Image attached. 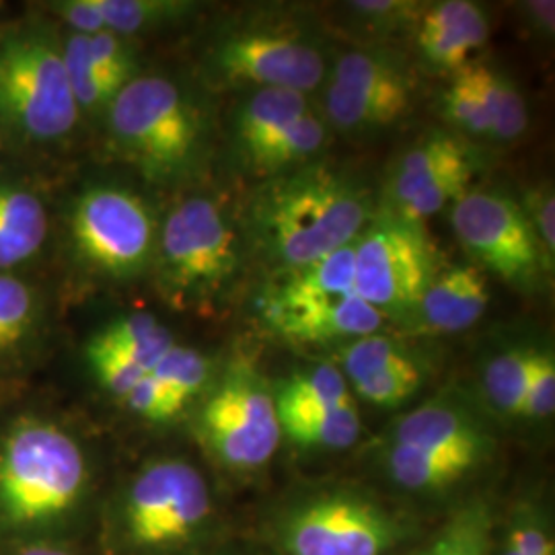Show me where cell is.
<instances>
[{
	"mask_svg": "<svg viewBox=\"0 0 555 555\" xmlns=\"http://www.w3.org/2000/svg\"><path fill=\"white\" fill-rule=\"evenodd\" d=\"M373 217L358 179L315 160L263 179L247 206V233L259 256L286 274L354 243Z\"/></svg>",
	"mask_w": 555,
	"mask_h": 555,
	"instance_id": "6da1fadb",
	"label": "cell"
},
{
	"mask_svg": "<svg viewBox=\"0 0 555 555\" xmlns=\"http://www.w3.org/2000/svg\"><path fill=\"white\" fill-rule=\"evenodd\" d=\"M263 321L295 344L352 341L377 334L385 318L358 297L354 243L305 268L278 274L261 300Z\"/></svg>",
	"mask_w": 555,
	"mask_h": 555,
	"instance_id": "7a4b0ae2",
	"label": "cell"
},
{
	"mask_svg": "<svg viewBox=\"0 0 555 555\" xmlns=\"http://www.w3.org/2000/svg\"><path fill=\"white\" fill-rule=\"evenodd\" d=\"M109 128L121 153L151 179L185 176L204 146V118L173 80H130L109 103Z\"/></svg>",
	"mask_w": 555,
	"mask_h": 555,
	"instance_id": "3957f363",
	"label": "cell"
},
{
	"mask_svg": "<svg viewBox=\"0 0 555 555\" xmlns=\"http://www.w3.org/2000/svg\"><path fill=\"white\" fill-rule=\"evenodd\" d=\"M155 251L165 295L188 307L220 297L235 282L243 243L219 202L198 196L167 215Z\"/></svg>",
	"mask_w": 555,
	"mask_h": 555,
	"instance_id": "277c9868",
	"label": "cell"
},
{
	"mask_svg": "<svg viewBox=\"0 0 555 555\" xmlns=\"http://www.w3.org/2000/svg\"><path fill=\"white\" fill-rule=\"evenodd\" d=\"M87 481L79 444L59 426L27 422L0 449V508L17 525L66 513Z\"/></svg>",
	"mask_w": 555,
	"mask_h": 555,
	"instance_id": "5b68a950",
	"label": "cell"
},
{
	"mask_svg": "<svg viewBox=\"0 0 555 555\" xmlns=\"http://www.w3.org/2000/svg\"><path fill=\"white\" fill-rule=\"evenodd\" d=\"M274 537L284 555H387L401 539V522L357 490H319L282 508Z\"/></svg>",
	"mask_w": 555,
	"mask_h": 555,
	"instance_id": "8992f818",
	"label": "cell"
},
{
	"mask_svg": "<svg viewBox=\"0 0 555 555\" xmlns=\"http://www.w3.org/2000/svg\"><path fill=\"white\" fill-rule=\"evenodd\" d=\"M440 270L422 224L383 210L354 241V288L383 318L405 321Z\"/></svg>",
	"mask_w": 555,
	"mask_h": 555,
	"instance_id": "52a82bcc",
	"label": "cell"
},
{
	"mask_svg": "<svg viewBox=\"0 0 555 555\" xmlns=\"http://www.w3.org/2000/svg\"><path fill=\"white\" fill-rule=\"evenodd\" d=\"M208 66L212 79L229 89L307 95L327 79V52L318 36L298 27L247 25L212 46Z\"/></svg>",
	"mask_w": 555,
	"mask_h": 555,
	"instance_id": "ba28073f",
	"label": "cell"
},
{
	"mask_svg": "<svg viewBox=\"0 0 555 555\" xmlns=\"http://www.w3.org/2000/svg\"><path fill=\"white\" fill-rule=\"evenodd\" d=\"M199 433L222 465L254 472L276 455L282 430L274 391L247 362H233L199 414Z\"/></svg>",
	"mask_w": 555,
	"mask_h": 555,
	"instance_id": "9c48e42d",
	"label": "cell"
},
{
	"mask_svg": "<svg viewBox=\"0 0 555 555\" xmlns=\"http://www.w3.org/2000/svg\"><path fill=\"white\" fill-rule=\"evenodd\" d=\"M451 222L463 249L518 291L535 293L554 263L515 198L496 190H467L453 202Z\"/></svg>",
	"mask_w": 555,
	"mask_h": 555,
	"instance_id": "30bf717a",
	"label": "cell"
},
{
	"mask_svg": "<svg viewBox=\"0 0 555 555\" xmlns=\"http://www.w3.org/2000/svg\"><path fill=\"white\" fill-rule=\"evenodd\" d=\"M212 516V498L198 469L179 459L146 465L128 488L124 527L140 550H171L190 543Z\"/></svg>",
	"mask_w": 555,
	"mask_h": 555,
	"instance_id": "8fae6325",
	"label": "cell"
},
{
	"mask_svg": "<svg viewBox=\"0 0 555 555\" xmlns=\"http://www.w3.org/2000/svg\"><path fill=\"white\" fill-rule=\"evenodd\" d=\"M0 107L38 140L66 137L79 118L62 52L31 38L0 46Z\"/></svg>",
	"mask_w": 555,
	"mask_h": 555,
	"instance_id": "7c38bea8",
	"label": "cell"
},
{
	"mask_svg": "<svg viewBox=\"0 0 555 555\" xmlns=\"http://www.w3.org/2000/svg\"><path fill=\"white\" fill-rule=\"evenodd\" d=\"M416 85L396 54L352 50L337 59L325 85V124L348 137L387 130L412 109Z\"/></svg>",
	"mask_w": 555,
	"mask_h": 555,
	"instance_id": "4fadbf2b",
	"label": "cell"
},
{
	"mask_svg": "<svg viewBox=\"0 0 555 555\" xmlns=\"http://www.w3.org/2000/svg\"><path fill=\"white\" fill-rule=\"evenodd\" d=\"M479 171L472 142L447 130H430L393 163L385 185V208L422 224L463 196Z\"/></svg>",
	"mask_w": 555,
	"mask_h": 555,
	"instance_id": "5bb4252c",
	"label": "cell"
},
{
	"mask_svg": "<svg viewBox=\"0 0 555 555\" xmlns=\"http://www.w3.org/2000/svg\"><path fill=\"white\" fill-rule=\"evenodd\" d=\"M80 258L114 278L140 274L157 247V224L142 199L121 188H93L73 210Z\"/></svg>",
	"mask_w": 555,
	"mask_h": 555,
	"instance_id": "9a60e30c",
	"label": "cell"
},
{
	"mask_svg": "<svg viewBox=\"0 0 555 555\" xmlns=\"http://www.w3.org/2000/svg\"><path fill=\"white\" fill-rule=\"evenodd\" d=\"M488 13L472 0L422 4L414 21L420 59L428 68L451 77L472 64V56L488 43Z\"/></svg>",
	"mask_w": 555,
	"mask_h": 555,
	"instance_id": "2e32d148",
	"label": "cell"
},
{
	"mask_svg": "<svg viewBox=\"0 0 555 555\" xmlns=\"http://www.w3.org/2000/svg\"><path fill=\"white\" fill-rule=\"evenodd\" d=\"M490 305V286L476 266H447L428 284L408 323L422 334H459L474 327Z\"/></svg>",
	"mask_w": 555,
	"mask_h": 555,
	"instance_id": "e0dca14e",
	"label": "cell"
},
{
	"mask_svg": "<svg viewBox=\"0 0 555 555\" xmlns=\"http://www.w3.org/2000/svg\"><path fill=\"white\" fill-rule=\"evenodd\" d=\"M391 442L442 453H472L486 456L492 440L472 414L453 403H426L401 417L393 428Z\"/></svg>",
	"mask_w": 555,
	"mask_h": 555,
	"instance_id": "ac0fdd59",
	"label": "cell"
},
{
	"mask_svg": "<svg viewBox=\"0 0 555 555\" xmlns=\"http://www.w3.org/2000/svg\"><path fill=\"white\" fill-rule=\"evenodd\" d=\"M486 456L472 453H442L391 442L387 449V472L397 486L416 494H433L455 486L472 474Z\"/></svg>",
	"mask_w": 555,
	"mask_h": 555,
	"instance_id": "d6986e66",
	"label": "cell"
},
{
	"mask_svg": "<svg viewBox=\"0 0 555 555\" xmlns=\"http://www.w3.org/2000/svg\"><path fill=\"white\" fill-rule=\"evenodd\" d=\"M327 144V124L311 109L282 128L274 137L263 140L241 165L258 178L270 179L315 163Z\"/></svg>",
	"mask_w": 555,
	"mask_h": 555,
	"instance_id": "ffe728a7",
	"label": "cell"
},
{
	"mask_svg": "<svg viewBox=\"0 0 555 555\" xmlns=\"http://www.w3.org/2000/svg\"><path fill=\"white\" fill-rule=\"evenodd\" d=\"M311 109L307 95L288 89H261L247 93L233 118V144L238 159L263 140L274 137Z\"/></svg>",
	"mask_w": 555,
	"mask_h": 555,
	"instance_id": "44dd1931",
	"label": "cell"
},
{
	"mask_svg": "<svg viewBox=\"0 0 555 555\" xmlns=\"http://www.w3.org/2000/svg\"><path fill=\"white\" fill-rule=\"evenodd\" d=\"M48 237L41 199L21 188H0V270L34 258Z\"/></svg>",
	"mask_w": 555,
	"mask_h": 555,
	"instance_id": "7402d4cb",
	"label": "cell"
},
{
	"mask_svg": "<svg viewBox=\"0 0 555 555\" xmlns=\"http://www.w3.org/2000/svg\"><path fill=\"white\" fill-rule=\"evenodd\" d=\"M278 420L357 403L350 383L336 364H315L282 380L274 391Z\"/></svg>",
	"mask_w": 555,
	"mask_h": 555,
	"instance_id": "603a6c76",
	"label": "cell"
},
{
	"mask_svg": "<svg viewBox=\"0 0 555 555\" xmlns=\"http://www.w3.org/2000/svg\"><path fill=\"white\" fill-rule=\"evenodd\" d=\"M176 346L173 334L151 313H130L107 323L91 337L87 352H118L151 371Z\"/></svg>",
	"mask_w": 555,
	"mask_h": 555,
	"instance_id": "cb8c5ba5",
	"label": "cell"
},
{
	"mask_svg": "<svg viewBox=\"0 0 555 555\" xmlns=\"http://www.w3.org/2000/svg\"><path fill=\"white\" fill-rule=\"evenodd\" d=\"M282 437L302 449H348L360 437L357 403L318 410L298 416L280 417Z\"/></svg>",
	"mask_w": 555,
	"mask_h": 555,
	"instance_id": "d4e9b609",
	"label": "cell"
},
{
	"mask_svg": "<svg viewBox=\"0 0 555 555\" xmlns=\"http://www.w3.org/2000/svg\"><path fill=\"white\" fill-rule=\"evenodd\" d=\"M476 75L492 128L490 142L511 144L520 139L529 128V107L518 87L504 73L481 62H476Z\"/></svg>",
	"mask_w": 555,
	"mask_h": 555,
	"instance_id": "484cf974",
	"label": "cell"
},
{
	"mask_svg": "<svg viewBox=\"0 0 555 555\" xmlns=\"http://www.w3.org/2000/svg\"><path fill=\"white\" fill-rule=\"evenodd\" d=\"M537 348L516 346L504 350L486 364L483 389L500 414L522 416V403L535 366Z\"/></svg>",
	"mask_w": 555,
	"mask_h": 555,
	"instance_id": "4316f807",
	"label": "cell"
},
{
	"mask_svg": "<svg viewBox=\"0 0 555 555\" xmlns=\"http://www.w3.org/2000/svg\"><path fill=\"white\" fill-rule=\"evenodd\" d=\"M414 555H492V516L483 502H472Z\"/></svg>",
	"mask_w": 555,
	"mask_h": 555,
	"instance_id": "83f0119b",
	"label": "cell"
},
{
	"mask_svg": "<svg viewBox=\"0 0 555 555\" xmlns=\"http://www.w3.org/2000/svg\"><path fill=\"white\" fill-rule=\"evenodd\" d=\"M62 59L79 109H95L101 105H109L116 100L119 91L130 82L98 66L87 50L85 36L80 34H75L68 40Z\"/></svg>",
	"mask_w": 555,
	"mask_h": 555,
	"instance_id": "f1b7e54d",
	"label": "cell"
},
{
	"mask_svg": "<svg viewBox=\"0 0 555 555\" xmlns=\"http://www.w3.org/2000/svg\"><path fill=\"white\" fill-rule=\"evenodd\" d=\"M105 31L119 38L188 15L194 4L176 0H95Z\"/></svg>",
	"mask_w": 555,
	"mask_h": 555,
	"instance_id": "f546056e",
	"label": "cell"
},
{
	"mask_svg": "<svg viewBox=\"0 0 555 555\" xmlns=\"http://www.w3.org/2000/svg\"><path fill=\"white\" fill-rule=\"evenodd\" d=\"M442 112L447 121L455 126L461 139H492L490 118L477 80L476 62L451 79L449 89L442 95Z\"/></svg>",
	"mask_w": 555,
	"mask_h": 555,
	"instance_id": "4dcf8cb0",
	"label": "cell"
},
{
	"mask_svg": "<svg viewBox=\"0 0 555 555\" xmlns=\"http://www.w3.org/2000/svg\"><path fill=\"white\" fill-rule=\"evenodd\" d=\"M151 375L183 410L208 385L210 362L198 350L176 344L160 358Z\"/></svg>",
	"mask_w": 555,
	"mask_h": 555,
	"instance_id": "1f68e13d",
	"label": "cell"
},
{
	"mask_svg": "<svg viewBox=\"0 0 555 555\" xmlns=\"http://www.w3.org/2000/svg\"><path fill=\"white\" fill-rule=\"evenodd\" d=\"M412 358V352L399 339L377 332L344 344L337 369L348 383H354Z\"/></svg>",
	"mask_w": 555,
	"mask_h": 555,
	"instance_id": "d6a6232c",
	"label": "cell"
},
{
	"mask_svg": "<svg viewBox=\"0 0 555 555\" xmlns=\"http://www.w3.org/2000/svg\"><path fill=\"white\" fill-rule=\"evenodd\" d=\"M424 383V369L416 362V358L389 366L377 375L360 378L350 383L354 397L364 399L377 408H397L405 403L416 393Z\"/></svg>",
	"mask_w": 555,
	"mask_h": 555,
	"instance_id": "836d02e7",
	"label": "cell"
},
{
	"mask_svg": "<svg viewBox=\"0 0 555 555\" xmlns=\"http://www.w3.org/2000/svg\"><path fill=\"white\" fill-rule=\"evenodd\" d=\"M36 300L25 282L0 274V352L17 346L29 332Z\"/></svg>",
	"mask_w": 555,
	"mask_h": 555,
	"instance_id": "e575fe53",
	"label": "cell"
},
{
	"mask_svg": "<svg viewBox=\"0 0 555 555\" xmlns=\"http://www.w3.org/2000/svg\"><path fill=\"white\" fill-rule=\"evenodd\" d=\"M555 410V358L550 350H537L535 366L522 403L527 420H545Z\"/></svg>",
	"mask_w": 555,
	"mask_h": 555,
	"instance_id": "d590c367",
	"label": "cell"
},
{
	"mask_svg": "<svg viewBox=\"0 0 555 555\" xmlns=\"http://www.w3.org/2000/svg\"><path fill=\"white\" fill-rule=\"evenodd\" d=\"M119 401L137 416L151 422H169L181 414V408L153 375L142 378L139 385L132 387Z\"/></svg>",
	"mask_w": 555,
	"mask_h": 555,
	"instance_id": "8d00e7d4",
	"label": "cell"
},
{
	"mask_svg": "<svg viewBox=\"0 0 555 555\" xmlns=\"http://www.w3.org/2000/svg\"><path fill=\"white\" fill-rule=\"evenodd\" d=\"M500 555H555L554 535L535 515H522L508 527Z\"/></svg>",
	"mask_w": 555,
	"mask_h": 555,
	"instance_id": "74e56055",
	"label": "cell"
},
{
	"mask_svg": "<svg viewBox=\"0 0 555 555\" xmlns=\"http://www.w3.org/2000/svg\"><path fill=\"white\" fill-rule=\"evenodd\" d=\"M529 220L545 258L554 263L555 258V199L554 190L547 185L533 188L518 202Z\"/></svg>",
	"mask_w": 555,
	"mask_h": 555,
	"instance_id": "f35d334b",
	"label": "cell"
},
{
	"mask_svg": "<svg viewBox=\"0 0 555 555\" xmlns=\"http://www.w3.org/2000/svg\"><path fill=\"white\" fill-rule=\"evenodd\" d=\"M348 7L360 23L378 31H389V29L401 27L403 23L416 21L417 13L422 9L420 2H405V0H362V2H350Z\"/></svg>",
	"mask_w": 555,
	"mask_h": 555,
	"instance_id": "ab89813d",
	"label": "cell"
},
{
	"mask_svg": "<svg viewBox=\"0 0 555 555\" xmlns=\"http://www.w3.org/2000/svg\"><path fill=\"white\" fill-rule=\"evenodd\" d=\"M56 11L80 36H93L105 31L95 0H68L56 4Z\"/></svg>",
	"mask_w": 555,
	"mask_h": 555,
	"instance_id": "60d3db41",
	"label": "cell"
},
{
	"mask_svg": "<svg viewBox=\"0 0 555 555\" xmlns=\"http://www.w3.org/2000/svg\"><path fill=\"white\" fill-rule=\"evenodd\" d=\"M522 23L543 40H552L555 31V2L554 0H531L520 4Z\"/></svg>",
	"mask_w": 555,
	"mask_h": 555,
	"instance_id": "b9f144b4",
	"label": "cell"
},
{
	"mask_svg": "<svg viewBox=\"0 0 555 555\" xmlns=\"http://www.w3.org/2000/svg\"><path fill=\"white\" fill-rule=\"evenodd\" d=\"M20 555H70L66 554L64 550L59 547H50V545H34V547H27L25 552H21Z\"/></svg>",
	"mask_w": 555,
	"mask_h": 555,
	"instance_id": "7bdbcfd3",
	"label": "cell"
},
{
	"mask_svg": "<svg viewBox=\"0 0 555 555\" xmlns=\"http://www.w3.org/2000/svg\"><path fill=\"white\" fill-rule=\"evenodd\" d=\"M231 555H249V554H237V552H231Z\"/></svg>",
	"mask_w": 555,
	"mask_h": 555,
	"instance_id": "ee69618b",
	"label": "cell"
}]
</instances>
